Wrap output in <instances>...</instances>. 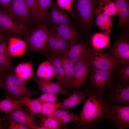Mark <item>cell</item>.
<instances>
[{"label": "cell", "instance_id": "obj_19", "mask_svg": "<svg viewBox=\"0 0 129 129\" xmlns=\"http://www.w3.org/2000/svg\"><path fill=\"white\" fill-rule=\"evenodd\" d=\"M118 11V21L117 27L122 29H128L129 25V0H115Z\"/></svg>", "mask_w": 129, "mask_h": 129}, {"label": "cell", "instance_id": "obj_43", "mask_svg": "<svg viewBox=\"0 0 129 129\" xmlns=\"http://www.w3.org/2000/svg\"><path fill=\"white\" fill-rule=\"evenodd\" d=\"M12 0H0V8L2 9L8 5Z\"/></svg>", "mask_w": 129, "mask_h": 129}, {"label": "cell", "instance_id": "obj_8", "mask_svg": "<svg viewBox=\"0 0 129 129\" xmlns=\"http://www.w3.org/2000/svg\"><path fill=\"white\" fill-rule=\"evenodd\" d=\"M107 120L119 129L129 128V104L117 105L109 102Z\"/></svg>", "mask_w": 129, "mask_h": 129}, {"label": "cell", "instance_id": "obj_5", "mask_svg": "<svg viewBox=\"0 0 129 129\" xmlns=\"http://www.w3.org/2000/svg\"><path fill=\"white\" fill-rule=\"evenodd\" d=\"M48 26L46 22L41 23L23 36L30 51H46L50 32Z\"/></svg>", "mask_w": 129, "mask_h": 129}, {"label": "cell", "instance_id": "obj_7", "mask_svg": "<svg viewBox=\"0 0 129 129\" xmlns=\"http://www.w3.org/2000/svg\"><path fill=\"white\" fill-rule=\"evenodd\" d=\"M120 64H129V39L128 30L118 38L107 52Z\"/></svg>", "mask_w": 129, "mask_h": 129}, {"label": "cell", "instance_id": "obj_26", "mask_svg": "<svg viewBox=\"0 0 129 129\" xmlns=\"http://www.w3.org/2000/svg\"><path fill=\"white\" fill-rule=\"evenodd\" d=\"M36 76L46 81H49L55 78L52 64L48 58L38 66Z\"/></svg>", "mask_w": 129, "mask_h": 129}, {"label": "cell", "instance_id": "obj_45", "mask_svg": "<svg viewBox=\"0 0 129 129\" xmlns=\"http://www.w3.org/2000/svg\"><path fill=\"white\" fill-rule=\"evenodd\" d=\"M4 86L3 73L0 75V89H3Z\"/></svg>", "mask_w": 129, "mask_h": 129}, {"label": "cell", "instance_id": "obj_47", "mask_svg": "<svg viewBox=\"0 0 129 129\" xmlns=\"http://www.w3.org/2000/svg\"><path fill=\"white\" fill-rule=\"evenodd\" d=\"M5 34H0V42L2 38L4 35Z\"/></svg>", "mask_w": 129, "mask_h": 129}, {"label": "cell", "instance_id": "obj_15", "mask_svg": "<svg viewBox=\"0 0 129 129\" xmlns=\"http://www.w3.org/2000/svg\"><path fill=\"white\" fill-rule=\"evenodd\" d=\"M82 91L78 88L73 90V92L68 97L59 103V108L69 109L82 103L91 92L85 88Z\"/></svg>", "mask_w": 129, "mask_h": 129}, {"label": "cell", "instance_id": "obj_25", "mask_svg": "<svg viewBox=\"0 0 129 129\" xmlns=\"http://www.w3.org/2000/svg\"><path fill=\"white\" fill-rule=\"evenodd\" d=\"M95 15L96 24L103 34L110 37L113 28L112 21L114 17L102 14Z\"/></svg>", "mask_w": 129, "mask_h": 129}, {"label": "cell", "instance_id": "obj_29", "mask_svg": "<svg viewBox=\"0 0 129 129\" xmlns=\"http://www.w3.org/2000/svg\"><path fill=\"white\" fill-rule=\"evenodd\" d=\"M60 58L68 84L73 76L75 64L72 60L65 55L63 54L60 55Z\"/></svg>", "mask_w": 129, "mask_h": 129}, {"label": "cell", "instance_id": "obj_49", "mask_svg": "<svg viewBox=\"0 0 129 129\" xmlns=\"http://www.w3.org/2000/svg\"><path fill=\"white\" fill-rule=\"evenodd\" d=\"M110 0L114 1L115 0Z\"/></svg>", "mask_w": 129, "mask_h": 129}, {"label": "cell", "instance_id": "obj_10", "mask_svg": "<svg viewBox=\"0 0 129 129\" xmlns=\"http://www.w3.org/2000/svg\"><path fill=\"white\" fill-rule=\"evenodd\" d=\"M88 57H82L75 64L73 76L67 88L69 89L85 88V82L87 80L91 66Z\"/></svg>", "mask_w": 129, "mask_h": 129}, {"label": "cell", "instance_id": "obj_37", "mask_svg": "<svg viewBox=\"0 0 129 129\" xmlns=\"http://www.w3.org/2000/svg\"><path fill=\"white\" fill-rule=\"evenodd\" d=\"M58 7L60 9L68 11L74 20L76 25V21L73 9V0H56Z\"/></svg>", "mask_w": 129, "mask_h": 129}, {"label": "cell", "instance_id": "obj_30", "mask_svg": "<svg viewBox=\"0 0 129 129\" xmlns=\"http://www.w3.org/2000/svg\"><path fill=\"white\" fill-rule=\"evenodd\" d=\"M114 71L118 84H129V64H119Z\"/></svg>", "mask_w": 129, "mask_h": 129}, {"label": "cell", "instance_id": "obj_3", "mask_svg": "<svg viewBox=\"0 0 129 129\" xmlns=\"http://www.w3.org/2000/svg\"><path fill=\"white\" fill-rule=\"evenodd\" d=\"M116 77L114 71L96 68L91 66L85 88L91 93L103 96L114 83Z\"/></svg>", "mask_w": 129, "mask_h": 129}, {"label": "cell", "instance_id": "obj_14", "mask_svg": "<svg viewBox=\"0 0 129 129\" xmlns=\"http://www.w3.org/2000/svg\"><path fill=\"white\" fill-rule=\"evenodd\" d=\"M50 30L45 52L49 56L63 55L71 42L62 38L54 32Z\"/></svg>", "mask_w": 129, "mask_h": 129}, {"label": "cell", "instance_id": "obj_33", "mask_svg": "<svg viewBox=\"0 0 129 129\" xmlns=\"http://www.w3.org/2000/svg\"><path fill=\"white\" fill-rule=\"evenodd\" d=\"M41 117L39 125L41 129H57L61 128L62 125L54 118L43 114Z\"/></svg>", "mask_w": 129, "mask_h": 129}, {"label": "cell", "instance_id": "obj_46", "mask_svg": "<svg viewBox=\"0 0 129 129\" xmlns=\"http://www.w3.org/2000/svg\"><path fill=\"white\" fill-rule=\"evenodd\" d=\"M6 34L4 31L0 26V34Z\"/></svg>", "mask_w": 129, "mask_h": 129}, {"label": "cell", "instance_id": "obj_28", "mask_svg": "<svg viewBox=\"0 0 129 129\" xmlns=\"http://www.w3.org/2000/svg\"><path fill=\"white\" fill-rule=\"evenodd\" d=\"M24 106L21 100H15L6 97L5 99L0 101V111L6 115L14 110Z\"/></svg>", "mask_w": 129, "mask_h": 129}, {"label": "cell", "instance_id": "obj_22", "mask_svg": "<svg viewBox=\"0 0 129 129\" xmlns=\"http://www.w3.org/2000/svg\"><path fill=\"white\" fill-rule=\"evenodd\" d=\"M27 45L24 40L17 37L9 36L7 48L9 53L12 56L23 55L26 51Z\"/></svg>", "mask_w": 129, "mask_h": 129}, {"label": "cell", "instance_id": "obj_41", "mask_svg": "<svg viewBox=\"0 0 129 129\" xmlns=\"http://www.w3.org/2000/svg\"><path fill=\"white\" fill-rule=\"evenodd\" d=\"M70 111L68 109H58L51 115L48 116L52 117L58 121L64 117Z\"/></svg>", "mask_w": 129, "mask_h": 129}, {"label": "cell", "instance_id": "obj_1", "mask_svg": "<svg viewBox=\"0 0 129 129\" xmlns=\"http://www.w3.org/2000/svg\"><path fill=\"white\" fill-rule=\"evenodd\" d=\"M100 93H90L82 102L83 108L79 115L80 122L78 128L93 129L96 124L106 120L109 103Z\"/></svg>", "mask_w": 129, "mask_h": 129}, {"label": "cell", "instance_id": "obj_17", "mask_svg": "<svg viewBox=\"0 0 129 129\" xmlns=\"http://www.w3.org/2000/svg\"><path fill=\"white\" fill-rule=\"evenodd\" d=\"M5 34L0 42V70L2 73L12 71L14 69L12 56L8 50V40Z\"/></svg>", "mask_w": 129, "mask_h": 129}, {"label": "cell", "instance_id": "obj_12", "mask_svg": "<svg viewBox=\"0 0 129 129\" xmlns=\"http://www.w3.org/2000/svg\"><path fill=\"white\" fill-rule=\"evenodd\" d=\"M109 89L106 99L109 102L117 105L129 104V84L114 83Z\"/></svg>", "mask_w": 129, "mask_h": 129}, {"label": "cell", "instance_id": "obj_9", "mask_svg": "<svg viewBox=\"0 0 129 129\" xmlns=\"http://www.w3.org/2000/svg\"><path fill=\"white\" fill-rule=\"evenodd\" d=\"M87 59L91 66L106 70H115L119 64L118 61L107 53L100 50L94 49Z\"/></svg>", "mask_w": 129, "mask_h": 129}, {"label": "cell", "instance_id": "obj_13", "mask_svg": "<svg viewBox=\"0 0 129 129\" xmlns=\"http://www.w3.org/2000/svg\"><path fill=\"white\" fill-rule=\"evenodd\" d=\"M94 49L91 45L78 40L71 43L63 54L66 55L75 64L82 57H88Z\"/></svg>", "mask_w": 129, "mask_h": 129}, {"label": "cell", "instance_id": "obj_2", "mask_svg": "<svg viewBox=\"0 0 129 129\" xmlns=\"http://www.w3.org/2000/svg\"><path fill=\"white\" fill-rule=\"evenodd\" d=\"M3 74L4 86L3 89L6 97L21 101L40 94V92L29 88L26 82L17 77L12 71L5 72Z\"/></svg>", "mask_w": 129, "mask_h": 129}, {"label": "cell", "instance_id": "obj_39", "mask_svg": "<svg viewBox=\"0 0 129 129\" xmlns=\"http://www.w3.org/2000/svg\"><path fill=\"white\" fill-rule=\"evenodd\" d=\"M8 122L7 129H29L27 127L16 121L9 115H6L5 118Z\"/></svg>", "mask_w": 129, "mask_h": 129}, {"label": "cell", "instance_id": "obj_50", "mask_svg": "<svg viewBox=\"0 0 129 129\" xmlns=\"http://www.w3.org/2000/svg\"></svg>", "mask_w": 129, "mask_h": 129}, {"label": "cell", "instance_id": "obj_35", "mask_svg": "<svg viewBox=\"0 0 129 129\" xmlns=\"http://www.w3.org/2000/svg\"><path fill=\"white\" fill-rule=\"evenodd\" d=\"M29 10L32 22L36 24L41 23L37 10V0H23Z\"/></svg>", "mask_w": 129, "mask_h": 129}, {"label": "cell", "instance_id": "obj_6", "mask_svg": "<svg viewBox=\"0 0 129 129\" xmlns=\"http://www.w3.org/2000/svg\"><path fill=\"white\" fill-rule=\"evenodd\" d=\"M13 19L30 30L32 29V20L29 9L23 0H12L2 8Z\"/></svg>", "mask_w": 129, "mask_h": 129}, {"label": "cell", "instance_id": "obj_21", "mask_svg": "<svg viewBox=\"0 0 129 129\" xmlns=\"http://www.w3.org/2000/svg\"><path fill=\"white\" fill-rule=\"evenodd\" d=\"M48 58L52 64L55 78L62 87L65 90L67 88L68 82L62 66L60 55L48 56Z\"/></svg>", "mask_w": 129, "mask_h": 129}, {"label": "cell", "instance_id": "obj_36", "mask_svg": "<svg viewBox=\"0 0 129 129\" xmlns=\"http://www.w3.org/2000/svg\"><path fill=\"white\" fill-rule=\"evenodd\" d=\"M58 109H59V103L42 102L41 114L47 116H49Z\"/></svg>", "mask_w": 129, "mask_h": 129}, {"label": "cell", "instance_id": "obj_4", "mask_svg": "<svg viewBox=\"0 0 129 129\" xmlns=\"http://www.w3.org/2000/svg\"><path fill=\"white\" fill-rule=\"evenodd\" d=\"M100 0H75V16L85 30L90 32L95 22V11Z\"/></svg>", "mask_w": 129, "mask_h": 129}, {"label": "cell", "instance_id": "obj_11", "mask_svg": "<svg viewBox=\"0 0 129 129\" xmlns=\"http://www.w3.org/2000/svg\"><path fill=\"white\" fill-rule=\"evenodd\" d=\"M0 26L10 36H24L30 30L0 9Z\"/></svg>", "mask_w": 129, "mask_h": 129}, {"label": "cell", "instance_id": "obj_31", "mask_svg": "<svg viewBox=\"0 0 129 129\" xmlns=\"http://www.w3.org/2000/svg\"><path fill=\"white\" fill-rule=\"evenodd\" d=\"M24 106L28 109L29 113L33 116L41 114L42 102L37 98L31 99L30 97L25 98L21 100Z\"/></svg>", "mask_w": 129, "mask_h": 129}, {"label": "cell", "instance_id": "obj_42", "mask_svg": "<svg viewBox=\"0 0 129 129\" xmlns=\"http://www.w3.org/2000/svg\"><path fill=\"white\" fill-rule=\"evenodd\" d=\"M59 20L60 24H72L68 15L63 10L60 8Z\"/></svg>", "mask_w": 129, "mask_h": 129}, {"label": "cell", "instance_id": "obj_24", "mask_svg": "<svg viewBox=\"0 0 129 129\" xmlns=\"http://www.w3.org/2000/svg\"><path fill=\"white\" fill-rule=\"evenodd\" d=\"M98 14L110 16H117L118 9L114 1L110 0H100L95 12V15Z\"/></svg>", "mask_w": 129, "mask_h": 129}, {"label": "cell", "instance_id": "obj_40", "mask_svg": "<svg viewBox=\"0 0 129 129\" xmlns=\"http://www.w3.org/2000/svg\"><path fill=\"white\" fill-rule=\"evenodd\" d=\"M55 93H44L37 98L42 102H54L58 100L59 97Z\"/></svg>", "mask_w": 129, "mask_h": 129}, {"label": "cell", "instance_id": "obj_44", "mask_svg": "<svg viewBox=\"0 0 129 129\" xmlns=\"http://www.w3.org/2000/svg\"><path fill=\"white\" fill-rule=\"evenodd\" d=\"M6 121L5 118H0V129H5L4 126V124Z\"/></svg>", "mask_w": 129, "mask_h": 129}, {"label": "cell", "instance_id": "obj_34", "mask_svg": "<svg viewBox=\"0 0 129 129\" xmlns=\"http://www.w3.org/2000/svg\"><path fill=\"white\" fill-rule=\"evenodd\" d=\"M50 7L51 9L48 11L46 22L49 26L51 25L53 26L59 24L60 8L54 3Z\"/></svg>", "mask_w": 129, "mask_h": 129}, {"label": "cell", "instance_id": "obj_27", "mask_svg": "<svg viewBox=\"0 0 129 129\" xmlns=\"http://www.w3.org/2000/svg\"><path fill=\"white\" fill-rule=\"evenodd\" d=\"M90 42L91 45L94 49L101 50L109 44L110 37L103 33H96L92 36Z\"/></svg>", "mask_w": 129, "mask_h": 129}, {"label": "cell", "instance_id": "obj_16", "mask_svg": "<svg viewBox=\"0 0 129 129\" xmlns=\"http://www.w3.org/2000/svg\"><path fill=\"white\" fill-rule=\"evenodd\" d=\"M7 115L16 121L30 129H41L40 127L36 123L33 116L21 107L14 110Z\"/></svg>", "mask_w": 129, "mask_h": 129}, {"label": "cell", "instance_id": "obj_20", "mask_svg": "<svg viewBox=\"0 0 129 129\" xmlns=\"http://www.w3.org/2000/svg\"><path fill=\"white\" fill-rule=\"evenodd\" d=\"M50 30L71 43L79 40L78 33L72 24H59L52 26Z\"/></svg>", "mask_w": 129, "mask_h": 129}, {"label": "cell", "instance_id": "obj_23", "mask_svg": "<svg viewBox=\"0 0 129 129\" xmlns=\"http://www.w3.org/2000/svg\"><path fill=\"white\" fill-rule=\"evenodd\" d=\"M32 63V60L19 64L14 69L16 76L25 82L29 80L32 78L33 74Z\"/></svg>", "mask_w": 129, "mask_h": 129}, {"label": "cell", "instance_id": "obj_38", "mask_svg": "<svg viewBox=\"0 0 129 129\" xmlns=\"http://www.w3.org/2000/svg\"><path fill=\"white\" fill-rule=\"evenodd\" d=\"M57 121L62 125L73 122L77 126L79 123L80 118L79 115L70 111L64 117Z\"/></svg>", "mask_w": 129, "mask_h": 129}, {"label": "cell", "instance_id": "obj_48", "mask_svg": "<svg viewBox=\"0 0 129 129\" xmlns=\"http://www.w3.org/2000/svg\"><path fill=\"white\" fill-rule=\"evenodd\" d=\"M3 73H2L0 70V75H1Z\"/></svg>", "mask_w": 129, "mask_h": 129}, {"label": "cell", "instance_id": "obj_32", "mask_svg": "<svg viewBox=\"0 0 129 129\" xmlns=\"http://www.w3.org/2000/svg\"><path fill=\"white\" fill-rule=\"evenodd\" d=\"M53 0H37V6L40 23L46 22L48 10L53 3Z\"/></svg>", "mask_w": 129, "mask_h": 129}, {"label": "cell", "instance_id": "obj_18", "mask_svg": "<svg viewBox=\"0 0 129 129\" xmlns=\"http://www.w3.org/2000/svg\"><path fill=\"white\" fill-rule=\"evenodd\" d=\"M37 85L38 90L44 93L61 94L64 95H69L70 92L64 89L57 81H52L39 79L36 76L33 78Z\"/></svg>", "mask_w": 129, "mask_h": 129}]
</instances>
